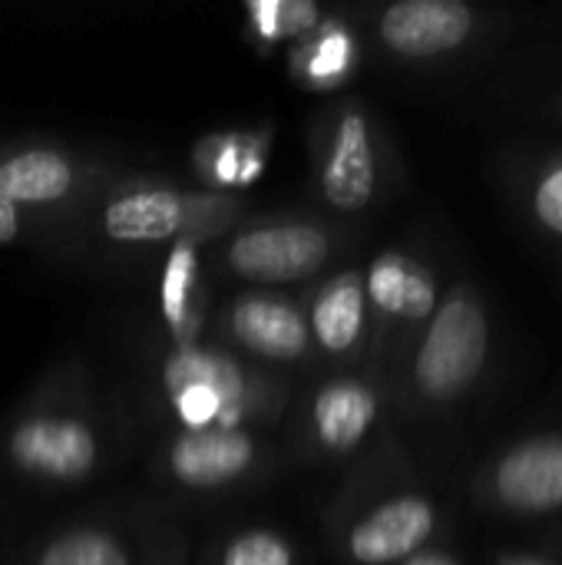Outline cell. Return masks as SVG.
<instances>
[{
    "instance_id": "obj_1",
    "label": "cell",
    "mask_w": 562,
    "mask_h": 565,
    "mask_svg": "<svg viewBox=\"0 0 562 565\" xmlns=\"http://www.w3.org/2000/svg\"><path fill=\"white\" fill-rule=\"evenodd\" d=\"M507 374V328L480 271L454 252L444 298L388 377L391 427L421 473L457 503Z\"/></svg>"
},
{
    "instance_id": "obj_2",
    "label": "cell",
    "mask_w": 562,
    "mask_h": 565,
    "mask_svg": "<svg viewBox=\"0 0 562 565\" xmlns=\"http://www.w3.org/2000/svg\"><path fill=\"white\" fill-rule=\"evenodd\" d=\"M457 503L414 463L394 427L344 470L321 530L341 565H401L414 553L454 540Z\"/></svg>"
},
{
    "instance_id": "obj_3",
    "label": "cell",
    "mask_w": 562,
    "mask_h": 565,
    "mask_svg": "<svg viewBox=\"0 0 562 565\" xmlns=\"http://www.w3.org/2000/svg\"><path fill=\"white\" fill-rule=\"evenodd\" d=\"M123 450V424L83 364L50 371L0 424V473L30 490L96 483Z\"/></svg>"
},
{
    "instance_id": "obj_4",
    "label": "cell",
    "mask_w": 562,
    "mask_h": 565,
    "mask_svg": "<svg viewBox=\"0 0 562 565\" xmlns=\"http://www.w3.org/2000/svg\"><path fill=\"white\" fill-rule=\"evenodd\" d=\"M235 192H212L199 182L119 172L66 225L60 248L89 255H149L219 242L245 218Z\"/></svg>"
},
{
    "instance_id": "obj_5",
    "label": "cell",
    "mask_w": 562,
    "mask_h": 565,
    "mask_svg": "<svg viewBox=\"0 0 562 565\" xmlns=\"http://www.w3.org/2000/svg\"><path fill=\"white\" fill-rule=\"evenodd\" d=\"M354 23L384 66L424 83L487 76L520 30L517 10L474 0L364 3Z\"/></svg>"
},
{
    "instance_id": "obj_6",
    "label": "cell",
    "mask_w": 562,
    "mask_h": 565,
    "mask_svg": "<svg viewBox=\"0 0 562 565\" xmlns=\"http://www.w3.org/2000/svg\"><path fill=\"white\" fill-rule=\"evenodd\" d=\"M308 192L315 212L368 232L407 185L397 136L358 93H341L308 119Z\"/></svg>"
},
{
    "instance_id": "obj_7",
    "label": "cell",
    "mask_w": 562,
    "mask_h": 565,
    "mask_svg": "<svg viewBox=\"0 0 562 565\" xmlns=\"http://www.w3.org/2000/svg\"><path fill=\"white\" fill-rule=\"evenodd\" d=\"M457 507L497 533L562 523V384L477 450Z\"/></svg>"
},
{
    "instance_id": "obj_8",
    "label": "cell",
    "mask_w": 562,
    "mask_h": 565,
    "mask_svg": "<svg viewBox=\"0 0 562 565\" xmlns=\"http://www.w3.org/2000/svg\"><path fill=\"white\" fill-rule=\"evenodd\" d=\"M291 377L255 367L219 341L176 338L152 367V401L172 430H275L291 411Z\"/></svg>"
},
{
    "instance_id": "obj_9",
    "label": "cell",
    "mask_w": 562,
    "mask_h": 565,
    "mask_svg": "<svg viewBox=\"0 0 562 565\" xmlns=\"http://www.w3.org/2000/svg\"><path fill=\"white\" fill-rule=\"evenodd\" d=\"M364 245V232L308 212H265L245 215L229 228L212 252V265L238 288L295 291L308 288Z\"/></svg>"
},
{
    "instance_id": "obj_10",
    "label": "cell",
    "mask_w": 562,
    "mask_h": 565,
    "mask_svg": "<svg viewBox=\"0 0 562 565\" xmlns=\"http://www.w3.org/2000/svg\"><path fill=\"white\" fill-rule=\"evenodd\" d=\"M450 262L454 252L431 232H411L407 238L391 242L364 258V288L371 308L368 371H374L384 387L404 351L434 318L447 288Z\"/></svg>"
},
{
    "instance_id": "obj_11",
    "label": "cell",
    "mask_w": 562,
    "mask_h": 565,
    "mask_svg": "<svg viewBox=\"0 0 562 565\" xmlns=\"http://www.w3.org/2000/svg\"><path fill=\"white\" fill-rule=\"evenodd\" d=\"M291 454L311 467H351L391 430L384 381L364 367H321L291 397Z\"/></svg>"
},
{
    "instance_id": "obj_12",
    "label": "cell",
    "mask_w": 562,
    "mask_h": 565,
    "mask_svg": "<svg viewBox=\"0 0 562 565\" xmlns=\"http://www.w3.org/2000/svg\"><path fill=\"white\" fill-rule=\"evenodd\" d=\"M13 565H189V536L159 510H106L46 530Z\"/></svg>"
},
{
    "instance_id": "obj_13",
    "label": "cell",
    "mask_w": 562,
    "mask_h": 565,
    "mask_svg": "<svg viewBox=\"0 0 562 565\" xmlns=\"http://www.w3.org/2000/svg\"><path fill=\"white\" fill-rule=\"evenodd\" d=\"M285 450L262 430H169L149 460L152 480L176 497H229L265 483Z\"/></svg>"
},
{
    "instance_id": "obj_14",
    "label": "cell",
    "mask_w": 562,
    "mask_h": 565,
    "mask_svg": "<svg viewBox=\"0 0 562 565\" xmlns=\"http://www.w3.org/2000/svg\"><path fill=\"white\" fill-rule=\"evenodd\" d=\"M123 169L93 152L60 142L0 146V195L50 228L53 248L76 212Z\"/></svg>"
},
{
    "instance_id": "obj_15",
    "label": "cell",
    "mask_w": 562,
    "mask_h": 565,
    "mask_svg": "<svg viewBox=\"0 0 562 565\" xmlns=\"http://www.w3.org/2000/svg\"><path fill=\"white\" fill-rule=\"evenodd\" d=\"M484 166L510 222L562 271V139L510 132Z\"/></svg>"
},
{
    "instance_id": "obj_16",
    "label": "cell",
    "mask_w": 562,
    "mask_h": 565,
    "mask_svg": "<svg viewBox=\"0 0 562 565\" xmlns=\"http://www.w3.org/2000/svg\"><path fill=\"white\" fill-rule=\"evenodd\" d=\"M212 341L282 377L321 371L298 291L235 288L212 315Z\"/></svg>"
},
{
    "instance_id": "obj_17",
    "label": "cell",
    "mask_w": 562,
    "mask_h": 565,
    "mask_svg": "<svg viewBox=\"0 0 562 565\" xmlns=\"http://www.w3.org/2000/svg\"><path fill=\"white\" fill-rule=\"evenodd\" d=\"M484 109L513 136L562 139V43L507 50L487 73Z\"/></svg>"
},
{
    "instance_id": "obj_18",
    "label": "cell",
    "mask_w": 562,
    "mask_h": 565,
    "mask_svg": "<svg viewBox=\"0 0 562 565\" xmlns=\"http://www.w3.org/2000/svg\"><path fill=\"white\" fill-rule=\"evenodd\" d=\"M321 367H364L371 361V308L361 252L298 291Z\"/></svg>"
},
{
    "instance_id": "obj_19",
    "label": "cell",
    "mask_w": 562,
    "mask_h": 565,
    "mask_svg": "<svg viewBox=\"0 0 562 565\" xmlns=\"http://www.w3.org/2000/svg\"><path fill=\"white\" fill-rule=\"evenodd\" d=\"M361 56H364V40H361L358 23L348 26V23L328 20L291 53V73L298 83L311 89H331L351 79Z\"/></svg>"
},
{
    "instance_id": "obj_20",
    "label": "cell",
    "mask_w": 562,
    "mask_h": 565,
    "mask_svg": "<svg viewBox=\"0 0 562 565\" xmlns=\"http://www.w3.org/2000/svg\"><path fill=\"white\" fill-rule=\"evenodd\" d=\"M202 565H308V556L285 530L252 523L215 536Z\"/></svg>"
},
{
    "instance_id": "obj_21",
    "label": "cell",
    "mask_w": 562,
    "mask_h": 565,
    "mask_svg": "<svg viewBox=\"0 0 562 565\" xmlns=\"http://www.w3.org/2000/svg\"><path fill=\"white\" fill-rule=\"evenodd\" d=\"M262 149L252 136H212L195 149V166L202 169V182L212 192H232L262 172Z\"/></svg>"
},
{
    "instance_id": "obj_22",
    "label": "cell",
    "mask_w": 562,
    "mask_h": 565,
    "mask_svg": "<svg viewBox=\"0 0 562 565\" xmlns=\"http://www.w3.org/2000/svg\"><path fill=\"white\" fill-rule=\"evenodd\" d=\"M17 245H53V238L40 218L10 205L0 195V248H17Z\"/></svg>"
},
{
    "instance_id": "obj_23",
    "label": "cell",
    "mask_w": 562,
    "mask_h": 565,
    "mask_svg": "<svg viewBox=\"0 0 562 565\" xmlns=\"http://www.w3.org/2000/svg\"><path fill=\"white\" fill-rule=\"evenodd\" d=\"M477 565H556L550 563L543 553H537L533 546L507 536V533H497L484 543L480 556H477Z\"/></svg>"
},
{
    "instance_id": "obj_24",
    "label": "cell",
    "mask_w": 562,
    "mask_h": 565,
    "mask_svg": "<svg viewBox=\"0 0 562 565\" xmlns=\"http://www.w3.org/2000/svg\"><path fill=\"white\" fill-rule=\"evenodd\" d=\"M527 546H533L537 553H543L550 563L562 565V523H553V526H537V530H520V533H507Z\"/></svg>"
},
{
    "instance_id": "obj_25",
    "label": "cell",
    "mask_w": 562,
    "mask_h": 565,
    "mask_svg": "<svg viewBox=\"0 0 562 565\" xmlns=\"http://www.w3.org/2000/svg\"><path fill=\"white\" fill-rule=\"evenodd\" d=\"M401 565H477V559H470L454 540H444V543H434V546L414 553L411 559H404Z\"/></svg>"
}]
</instances>
